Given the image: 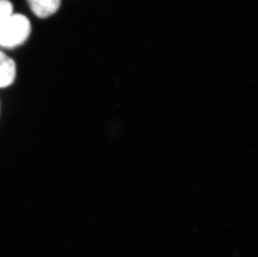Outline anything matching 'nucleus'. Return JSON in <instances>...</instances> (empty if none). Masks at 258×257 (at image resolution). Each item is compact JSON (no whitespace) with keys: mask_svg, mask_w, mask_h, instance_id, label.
Returning <instances> with one entry per match:
<instances>
[{"mask_svg":"<svg viewBox=\"0 0 258 257\" xmlns=\"http://www.w3.org/2000/svg\"><path fill=\"white\" fill-rule=\"evenodd\" d=\"M32 12L39 18H47L54 15L60 6L61 0H27Z\"/></svg>","mask_w":258,"mask_h":257,"instance_id":"3","label":"nucleus"},{"mask_svg":"<svg viewBox=\"0 0 258 257\" xmlns=\"http://www.w3.org/2000/svg\"><path fill=\"white\" fill-rule=\"evenodd\" d=\"M16 75L15 61L0 50V89L11 86L15 83Z\"/></svg>","mask_w":258,"mask_h":257,"instance_id":"2","label":"nucleus"},{"mask_svg":"<svg viewBox=\"0 0 258 257\" xmlns=\"http://www.w3.org/2000/svg\"><path fill=\"white\" fill-rule=\"evenodd\" d=\"M31 32L30 21L25 15L14 14L0 28V47L13 49L24 44Z\"/></svg>","mask_w":258,"mask_h":257,"instance_id":"1","label":"nucleus"},{"mask_svg":"<svg viewBox=\"0 0 258 257\" xmlns=\"http://www.w3.org/2000/svg\"><path fill=\"white\" fill-rule=\"evenodd\" d=\"M12 3L9 0H0V28L13 14Z\"/></svg>","mask_w":258,"mask_h":257,"instance_id":"4","label":"nucleus"},{"mask_svg":"<svg viewBox=\"0 0 258 257\" xmlns=\"http://www.w3.org/2000/svg\"><path fill=\"white\" fill-rule=\"evenodd\" d=\"M0 113H1V104H0Z\"/></svg>","mask_w":258,"mask_h":257,"instance_id":"5","label":"nucleus"}]
</instances>
